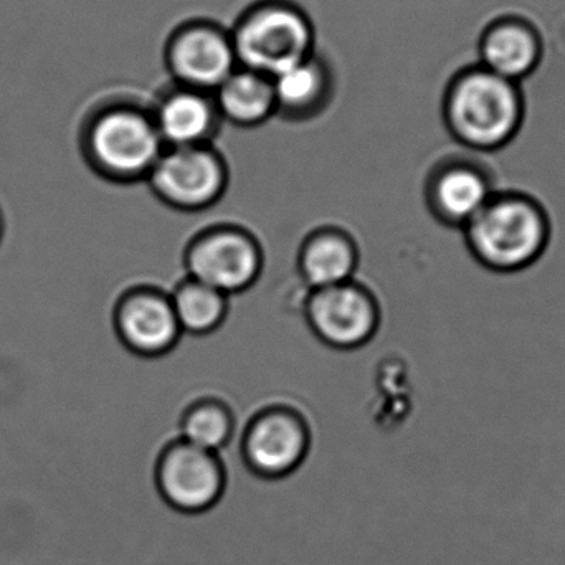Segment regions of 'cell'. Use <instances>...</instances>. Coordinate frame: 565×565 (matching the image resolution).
Listing matches in <instances>:
<instances>
[{
	"label": "cell",
	"mask_w": 565,
	"mask_h": 565,
	"mask_svg": "<svg viewBox=\"0 0 565 565\" xmlns=\"http://www.w3.org/2000/svg\"><path fill=\"white\" fill-rule=\"evenodd\" d=\"M445 119L458 141L477 151H494L520 132L524 98L520 83L478 66L460 73L445 98Z\"/></svg>",
	"instance_id": "1"
},
{
	"label": "cell",
	"mask_w": 565,
	"mask_h": 565,
	"mask_svg": "<svg viewBox=\"0 0 565 565\" xmlns=\"http://www.w3.org/2000/svg\"><path fill=\"white\" fill-rule=\"evenodd\" d=\"M468 247L494 271H520L533 265L550 242V218L540 202L520 192L494 194L465 227Z\"/></svg>",
	"instance_id": "2"
},
{
	"label": "cell",
	"mask_w": 565,
	"mask_h": 565,
	"mask_svg": "<svg viewBox=\"0 0 565 565\" xmlns=\"http://www.w3.org/2000/svg\"><path fill=\"white\" fill-rule=\"evenodd\" d=\"M242 68L274 78L315 53L316 30L302 10L288 3H265L238 19L232 33Z\"/></svg>",
	"instance_id": "3"
},
{
	"label": "cell",
	"mask_w": 565,
	"mask_h": 565,
	"mask_svg": "<svg viewBox=\"0 0 565 565\" xmlns=\"http://www.w3.org/2000/svg\"><path fill=\"white\" fill-rule=\"evenodd\" d=\"M154 481L161 500L184 516H201L214 510L227 490V473L217 454L185 441L162 451Z\"/></svg>",
	"instance_id": "4"
},
{
	"label": "cell",
	"mask_w": 565,
	"mask_h": 565,
	"mask_svg": "<svg viewBox=\"0 0 565 565\" xmlns=\"http://www.w3.org/2000/svg\"><path fill=\"white\" fill-rule=\"evenodd\" d=\"M93 164L109 179L151 174L162 156V139L154 119L135 109L103 116L89 136Z\"/></svg>",
	"instance_id": "5"
},
{
	"label": "cell",
	"mask_w": 565,
	"mask_h": 565,
	"mask_svg": "<svg viewBox=\"0 0 565 565\" xmlns=\"http://www.w3.org/2000/svg\"><path fill=\"white\" fill-rule=\"evenodd\" d=\"M166 65L182 88L217 89L237 70L232 36L212 23L178 30L166 49Z\"/></svg>",
	"instance_id": "6"
},
{
	"label": "cell",
	"mask_w": 565,
	"mask_h": 565,
	"mask_svg": "<svg viewBox=\"0 0 565 565\" xmlns=\"http://www.w3.org/2000/svg\"><path fill=\"white\" fill-rule=\"evenodd\" d=\"M154 191L175 207L202 209L212 204L224 188V168L214 152L179 148L162 154L152 168Z\"/></svg>",
	"instance_id": "7"
},
{
	"label": "cell",
	"mask_w": 565,
	"mask_h": 565,
	"mask_svg": "<svg viewBox=\"0 0 565 565\" xmlns=\"http://www.w3.org/2000/svg\"><path fill=\"white\" fill-rule=\"evenodd\" d=\"M189 267L195 281L225 295L254 282L260 271V254L250 238L237 232H217L192 248Z\"/></svg>",
	"instance_id": "8"
},
{
	"label": "cell",
	"mask_w": 565,
	"mask_h": 565,
	"mask_svg": "<svg viewBox=\"0 0 565 565\" xmlns=\"http://www.w3.org/2000/svg\"><path fill=\"white\" fill-rule=\"evenodd\" d=\"M309 321L328 344L355 348L371 338L375 309L371 298L344 282L316 291L309 301Z\"/></svg>",
	"instance_id": "9"
},
{
	"label": "cell",
	"mask_w": 565,
	"mask_h": 565,
	"mask_svg": "<svg viewBox=\"0 0 565 565\" xmlns=\"http://www.w3.org/2000/svg\"><path fill=\"white\" fill-rule=\"evenodd\" d=\"M306 454L308 438L305 428L286 415L258 418L245 437V463L262 480L289 477L301 467Z\"/></svg>",
	"instance_id": "10"
},
{
	"label": "cell",
	"mask_w": 565,
	"mask_h": 565,
	"mask_svg": "<svg viewBox=\"0 0 565 565\" xmlns=\"http://www.w3.org/2000/svg\"><path fill=\"white\" fill-rule=\"evenodd\" d=\"M494 194L490 175L471 162L444 166L431 179V209L438 218L451 225L467 227Z\"/></svg>",
	"instance_id": "11"
},
{
	"label": "cell",
	"mask_w": 565,
	"mask_h": 565,
	"mask_svg": "<svg viewBox=\"0 0 565 565\" xmlns=\"http://www.w3.org/2000/svg\"><path fill=\"white\" fill-rule=\"evenodd\" d=\"M116 328L129 349L148 355L169 351L181 332L172 302L156 295L122 299L116 312Z\"/></svg>",
	"instance_id": "12"
},
{
	"label": "cell",
	"mask_w": 565,
	"mask_h": 565,
	"mask_svg": "<svg viewBox=\"0 0 565 565\" xmlns=\"http://www.w3.org/2000/svg\"><path fill=\"white\" fill-rule=\"evenodd\" d=\"M543 56L540 35L518 19L500 20L481 36V66L520 83L536 72Z\"/></svg>",
	"instance_id": "13"
},
{
	"label": "cell",
	"mask_w": 565,
	"mask_h": 565,
	"mask_svg": "<svg viewBox=\"0 0 565 565\" xmlns=\"http://www.w3.org/2000/svg\"><path fill=\"white\" fill-rule=\"evenodd\" d=\"M217 108L207 93L179 88L159 102L154 125L162 142L179 148H199L214 135Z\"/></svg>",
	"instance_id": "14"
},
{
	"label": "cell",
	"mask_w": 565,
	"mask_h": 565,
	"mask_svg": "<svg viewBox=\"0 0 565 565\" xmlns=\"http://www.w3.org/2000/svg\"><path fill=\"white\" fill-rule=\"evenodd\" d=\"M215 93L218 115L242 128L264 125L277 111L271 78L252 70H235Z\"/></svg>",
	"instance_id": "15"
},
{
	"label": "cell",
	"mask_w": 565,
	"mask_h": 565,
	"mask_svg": "<svg viewBox=\"0 0 565 565\" xmlns=\"http://www.w3.org/2000/svg\"><path fill=\"white\" fill-rule=\"evenodd\" d=\"M277 111L286 116H306L318 111L328 102L332 89V75L322 60L312 53L309 58L289 66L271 78Z\"/></svg>",
	"instance_id": "16"
},
{
	"label": "cell",
	"mask_w": 565,
	"mask_h": 565,
	"mask_svg": "<svg viewBox=\"0 0 565 565\" xmlns=\"http://www.w3.org/2000/svg\"><path fill=\"white\" fill-rule=\"evenodd\" d=\"M354 250L348 242L332 235L316 238L301 258L302 275L316 289L344 285L354 271Z\"/></svg>",
	"instance_id": "17"
},
{
	"label": "cell",
	"mask_w": 565,
	"mask_h": 565,
	"mask_svg": "<svg viewBox=\"0 0 565 565\" xmlns=\"http://www.w3.org/2000/svg\"><path fill=\"white\" fill-rule=\"evenodd\" d=\"M171 302L181 331L204 334L224 319L225 295L195 280L181 286Z\"/></svg>",
	"instance_id": "18"
},
{
	"label": "cell",
	"mask_w": 565,
	"mask_h": 565,
	"mask_svg": "<svg viewBox=\"0 0 565 565\" xmlns=\"http://www.w3.org/2000/svg\"><path fill=\"white\" fill-rule=\"evenodd\" d=\"M182 435L185 444L217 454L231 440L232 422L221 408H198L185 418Z\"/></svg>",
	"instance_id": "19"
},
{
	"label": "cell",
	"mask_w": 565,
	"mask_h": 565,
	"mask_svg": "<svg viewBox=\"0 0 565 565\" xmlns=\"http://www.w3.org/2000/svg\"><path fill=\"white\" fill-rule=\"evenodd\" d=\"M3 232H6V221H3L2 209H0V244H2Z\"/></svg>",
	"instance_id": "20"
}]
</instances>
